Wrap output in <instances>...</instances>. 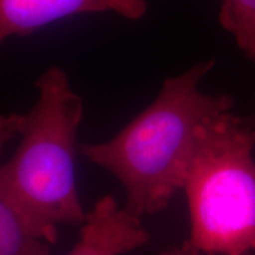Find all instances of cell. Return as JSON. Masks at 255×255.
Instances as JSON below:
<instances>
[{"instance_id":"6da1fadb","label":"cell","mask_w":255,"mask_h":255,"mask_svg":"<svg viewBox=\"0 0 255 255\" xmlns=\"http://www.w3.org/2000/svg\"><path fill=\"white\" fill-rule=\"evenodd\" d=\"M215 59L193 65L163 83L155 101L107 142L82 144L81 154L122 184L126 209L141 218L168 207L182 189L199 128L231 111V95L201 92L199 84Z\"/></svg>"},{"instance_id":"7a4b0ae2","label":"cell","mask_w":255,"mask_h":255,"mask_svg":"<svg viewBox=\"0 0 255 255\" xmlns=\"http://www.w3.org/2000/svg\"><path fill=\"white\" fill-rule=\"evenodd\" d=\"M38 100L26 114L1 119V142L20 136L0 169V195L11 201L34 232L55 245L57 227L82 226L87 214L75 181V141L83 101L65 71L51 66L36 82Z\"/></svg>"},{"instance_id":"3957f363","label":"cell","mask_w":255,"mask_h":255,"mask_svg":"<svg viewBox=\"0 0 255 255\" xmlns=\"http://www.w3.org/2000/svg\"><path fill=\"white\" fill-rule=\"evenodd\" d=\"M255 129L231 111L199 128L182 189L197 254L255 251Z\"/></svg>"},{"instance_id":"277c9868","label":"cell","mask_w":255,"mask_h":255,"mask_svg":"<svg viewBox=\"0 0 255 255\" xmlns=\"http://www.w3.org/2000/svg\"><path fill=\"white\" fill-rule=\"evenodd\" d=\"M115 12L138 20L145 0H0V39L27 36L52 21L77 13Z\"/></svg>"},{"instance_id":"5b68a950","label":"cell","mask_w":255,"mask_h":255,"mask_svg":"<svg viewBox=\"0 0 255 255\" xmlns=\"http://www.w3.org/2000/svg\"><path fill=\"white\" fill-rule=\"evenodd\" d=\"M150 235L137 216L117 206L113 195L96 201L68 255H124L149 244Z\"/></svg>"},{"instance_id":"8992f818","label":"cell","mask_w":255,"mask_h":255,"mask_svg":"<svg viewBox=\"0 0 255 255\" xmlns=\"http://www.w3.org/2000/svg\"><path fill=\"white\" fill-rule=\"evenodd\" d=\"M50 245L7 197L0 195V255H49Z\"/></svg>"},{"instance_id":"52a82bcc","label":"cell","mask_w":255,"mask_h":255,"mask_svg":"<svg viewBox=\"0 0 255 255\" xmlns=\"http://www.w3.org/2000/svg\"><path fill=\"white\" fill-rule=\"evenodd\" d=\"M219 23L255 64V0H221Z\"/></svg>"},{"instance_id":"ba28073f","label":"cell","mask_w":255,"mask_h":255,"mask_svg":"<svg viewBox=\"0 0 255 255\" xmlns=\"http://www.w3.org/2000/svg\"><path fill=\"white\" fill-rule=\"evenodd\" d=\"M162 255H200V254H197L196 252L187 244V241H184V245L182 247L174 248V250L165 252V253H163ZM241 255H251V254H241Z\"/></svg>"},{"instance_id":"9c48e42d","label":"cell","mask_w":255,"mask_h":255,"mask_svg":"<svg viewBox=\"0 0 255 255\" xmlns=\"http://www.w3.org/2000/svg\"><path fill=\"white\" fill-rule=\"evenodd\" d=\"M245 122H246L251 128L255 129V114L252 115L250 117H247V119H245Z\"/></svg>"}]
</instances>
